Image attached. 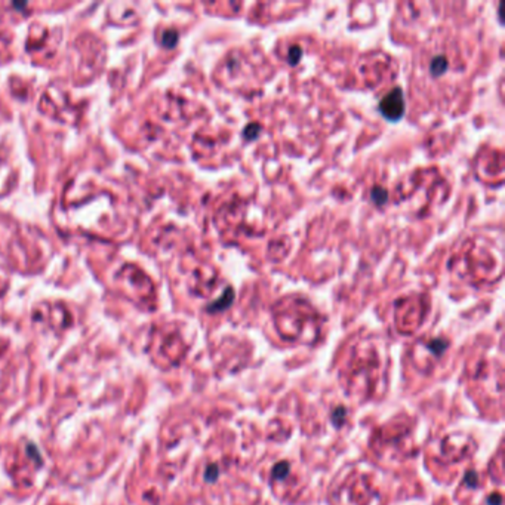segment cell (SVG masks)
Wrapping results in <instances>:
<instances>
[{
    "label": "cell",
    "mask_w": 505,
    "mask_h": 505,
    "mask_svg": "<svg viewBox=\"0 0 505 505\" xmlns=\"http://www.w3.org/2000/svg\"><path fill=\"white\" fill-rule=\"evenodd\" d=\"M444 65H448L446 64V61H444L443 58H437L436 65H433V73H436V74H440L441 71L444 70Z\"/></svg>",
    "instance_id": "2"
},
{
    "label": "cell",
    "mask_w": 505,
    "mask_h": 505,
    "mask_svg": "<svg viewBox=\"0 0 505 505\" xmlns=\"http://www.w3.org/2000/svg\"><path fill=\"white\" fill-rule=\"evenodd\" d=\"M403 110H404V104H403V96L400 89H394L381 103V111L384 113V116L389 117L391 120L399 119L402 116Z\"/></svg>",
    "instance_id": "1"
}]
</instances>
